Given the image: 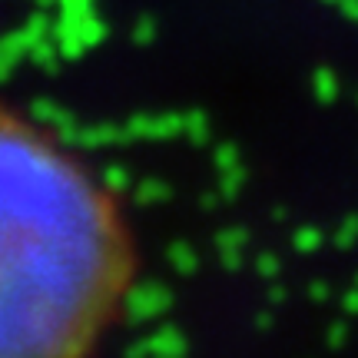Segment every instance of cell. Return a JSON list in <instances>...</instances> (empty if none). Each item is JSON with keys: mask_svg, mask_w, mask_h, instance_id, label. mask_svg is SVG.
Here are the masks:
<instances>
[{"mask_svg": "<svg viewBox=\"0 0 358 358\" xmlns=\"http://www.w3.org/2000/svg\"><path fill=\"white\" fill-rule=\"evenodd\" d=\"M133 268L110 189L0 103V358H90L127 302Z\"/></svg>", "mask_w": 358, "mask_h": 358, "instance_id": "obj_1", "label": "cell"}]
</instances>
